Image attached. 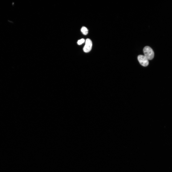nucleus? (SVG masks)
I'll list each match as a JSON object with an SVG mask.
<instances>
[{"label": "nucleus", "mask_w": 172, "mask_h": 172, "mask_svg": "<svg viewBox=\"0 0 172 172\" xmlns=\"http://www.w3.org/2000/svg\"><path fill=\"white\" fill-rule=\"evenodd\" d=\"M143 51L144 56L148 60H151L153 59L154 53L151 47L148 46H146L144 48Z\"/></svg>", "instance_id": "obj_1"}, {"label": "nucleus", "mask_w": 172, "mask_h": 172, "mask_svg": "<svg viewBox=\"0 0 172 172\" xmlns=\"http://www.w3.org/2000/svg\"><path fill=\"white\" fill-rule=\"evenodd\" d=\"M138 59L140 64L143 66L146 67L149 64L148 60L144 55H139L138 56Z\"/></svg>", "instance_id": "obj_2"}, {"label": "nucleus", "mask_w": 172, "mask_h": 172, "mask_svg": "<svg viewBox=\"0 0 172 172\" xmlns=\"http://www.w3.org/2000/svg\"><path fill=\"white\" fill-rule=\"evenodd\" d=\"M92 45V42L91 40L89 38L86 39L85 44L83 48L84 52L88 53L91 50Z\"/></svg>", "instance_id": "obj_3"}, {"label": "nucleus", "mask_w": 172, "mask_h": 172, "mask_svg": "<svg viewBox=\"0 0 172 172\" xmlns=\"http://www.w3.org/2000/svg\"><path fill=\"white\" fill-rule=\"evenodd\" d=\"M81 31L82 33L84 35H86L88 33V30L85 27H83L81 28Z\"/></svg>", "instance_id": "obj_4"}, {"label": "nucleus", "mask_w": 172, "mask_h": 172, "mask_svg": "<svg viewBox=\"0 0 172 172\" xmlns=\"http://www.w3.org/2000/svg\"><path fill=\"white\" fill-rule=\"evenodd\" d=\"M85 41V40L83 38L81 39L78 40L77 42V43L79 45H80L83 43Z\"/></svg>", "instance_id": "obj_5"}]
</instances>
